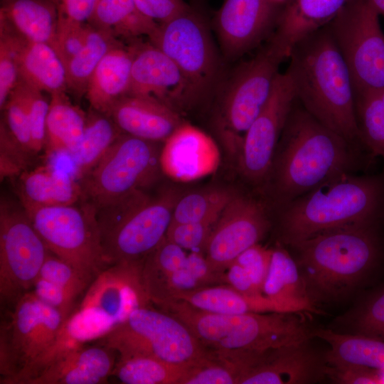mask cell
Masks as SVG:
<instances>
[{
  "mask_svg": "<svg viewBox=\"0 0 384 384\" xmlns=\"http://www.w3.org/2000/svg\"><path fill=\"white\" fill-rule=\"evenodd\" d=\"M375 159L321 124L296 100L265 181H272L282 208L334 178L367 170Z\"/></svg>",
  "mask_w": 384,
  "mask_h": 384,
  "instance_id": "cell-1",
  "label": "cell"
},
{
  "mask_svg": "<svg viewBox=\"0 0 384 384\" xmlns=\"http://www.w3.org/2000/svg\"><path fill=\"white\" fill-rule=\"evenodd\" d=\"M383 225L376 222L338 228L289 246L317 306L346 299L377 267L384 253Z\"/></svg>",
  "mask_w": 384,
  "mask_h": 384,
  "instance_id": "cell-2",
  "label": "cell"
},
{
  "mask_svg": "<svg viewBox=\"0 0 384 384\" xmlns=\"http://www.w3.org/2000/svg\"><path fill=\"white\" fill-rule=\"evenodd\" d=\"M288 58L286 72L301 105L321 124L369 151L356 122L353 80L328 26L298 42Z\"/></svg>",
  "mask_w": 384,
  "mask_h": 384,
  "instance_id": "cell-3",
  "label": "cell"
},
{
  "mask_svg": "<svg viewBox=\"0 0 384 384\" xmlns=\"http://www.w3.org/2000/svg\"><path fill=\"white\" fill-rule=\"evenodd\" d=\"M279 215V242L287 246L327 230L384 222V171L334 178L287 204Z\"/></svg>",
  "mask_w": 384,
  "mask_h": 384,
  "instance_id": "cell-4",
  "label": "cell"
},
{
  "mask_svg": "<svg viewBox=\"0 0 384 384\" xmlns=\"http://www.w3.org/2000/svg\"><path fill=\"white\" fill-rule=\"evenodd\" d=\"M156 306L181 320L208 351H263L313 338L309 313L251 312L221 314L169 299Z\"/></svg>",
  "mask_w": 384,
  "mask_h": 384,
  "instance_id": "cell-5",
  "label": "cell"
},
{
  "mask_svg": "<svg viewBox=\"0 0 384 384\" xmlns=\"http://www.w3.org/2000/svg\"><path fill=\"white\" fill-rule=\"evenodd\" d=\"M179 199L172 190L151 198L134 190L97 209L103 259L107 266L142 261L164 239Z\"/></svg>",
  "mask_w": 384,
  "mask_h": 384,
  "instance_id": "cell-6",
  "label": "cell"
},
{
  "mask_svg": "<svg viewBox=\"0 0 384 384\" xmlns=\"http://www.w3.org/2000/svg\"><path fill=\"white\" fill-rule=\"evenodd\" d=\"M143 262L117 263L100 271L65 322L63 329L70 338L79 343L101 339L135 309L148 305Z\"/></svg>",
  "mask_w": 384,
  "mask_h": 384,
  "instance_id": "cell-7",
  "label": "cell"
},
{
  "mask_svg": "<svg viewBox=\"0 0 384 384\" xmlns=\"http://www.w3.org/2000/svg\"><path fill=\"white\" fill-rule=\"evenodd\" d=\"M65 321L32 291L22 296L1 331V383L25 384L53 354Z\"/></svg>",
  "mask_w": 384,
  "mask_h": 384,
  "instance_id": "cell-8",
  "label": "cell"
},
{
  "mask_svg": "<svg viewBox=\"0 0 384 384\" xmlns=\"http://www.w3.org/2000/svg\"><path fill=\"white\" fill-rule=\"evenodd\" d=\"M119 356H146L191 368L213 356L181 320L144 305L100 339Z\"/></svg>",
  "mask_w": 384,
  "mask_h": 384,
  "instance_id": "cell-9",
  "label": "cell"
},
{
  "mask_svg": "<svg viewBox=\"0 0 384 384\" xmlns=\"http://www.w3.org/2000/svg\"><path fill=\"white\" fill-rule=\"evenodd\" d=\"M97 212L95 206L85 200L26 211L49 252L92 278L107 267Z\"/></svg>",
  "mask_w": 384,
  "mask_h": 384,
  "instance_id": "cell-10",
  "label": "cell"
},
{
  "mask_svg": "<svg viewBox=\"0 0 384 384\" xmlns=\"http://www.w3.org/2000/svg\"><path fill=\"white\" fill-rule=\"evenodd\" d=\"M158 144L122 133L80 179L82 200L98 209L153 183L161 171Z\"/></svg>",
  "mask_w": 384,
  "mask_h": 384,
  "instance_id": "cell-11",
  "label": "cell"
},
{
  "mask_svg": "<svg viewBox=\"0 0 384 384\" xmlns=\"http://www.w3.org/2000/svg\"><path fill=\"white\" fill-rule=\"evenodd\" d=\"M181 71L196 100L215 90L221 63L208 26L203 16L189 6L169 21L158 23L148 36Z\"/></svg>",
  "mask_w": 384,
  "mask_h": 384,
  "instance_id": "cell-12",
  "label": "cell"
},
{
  "mask_svg": "<svg viewBox=\"0 0 384 384\" xmlns=\"http://www.w3.org/2000/svg\"><path fill=\"white\" fill-rule=\"evenodd\" d=\"M368 0H349L326 26L350 72L355 92L384 88V33Z\"/></svg>",
  "mask_w": 384,
  "mask_h": 384,
  "instance_id": "cell-13",
  "label": "cell"
},
{
  "mask_svg": "<svg viewBox=\"0 0 384 384\" xmlns=\"http://www.w3.org/2000/svg\"><path fill=\"white\" fill-rule=\"evenodd\" d=\"M49 250L24 208L2 197L0 203V301L14 305L31 291Z\"/></svg>",
  "mask_w": 384,
  "mask_h": 384,
  "instance_id": "cell-14",
  "label": "cell"
},
{
  "mask_svg": "<svg viewBox=\"0 0 384 384\" xmlns=\"http://www.w3.org/2000/svg\"><path fill=\"white\" fill-rule=\"evenodd\" d=\"M285 56L269 41L250 60L241 63L224 87V125L234 137L244 133L267 102Z\"/></svg>",
  "mask_w": 384,
  "mask_h": 384,
  "instance_id": "cell-15",
  "label": "cell"
},
{
  "mask_svg": "<svg viewBox=\"0 0 384 384\" xmlns=\"http://www.w3.org/2000/svg\"><path fill=\"white\" fill-rule=\"evenodd\" d=\"M297 100L292 80L279 73L265 106L245 132L240 146V166L250 181L266 180L281 134Z\"/></svg>",
  "mask_w": 384,
  "mask_h": 384,
  "instance_id": "cell-16",
  "label": "cell"
},
{
  "mask_svg": "<svg viewBox=\"0 0 384 384\" xmlns=\"http://www.w3.org/2000/svg\"><path fill=\"white\" fill-rule=\"evenodd\" d=\"M270 226L266 205L250 197L234 196L217 220L204 251L210 268L223 282L230 264L260 243Z\"/></svg>",
  "mask_w": 384,
  "mask_h": 384,
  "instance_id": "cell-17",
  "label": "cell"
},
{
  "mask_svg": "<svg viewBox=\"0 0 384 384\" xmlns=\"http://www.w3.org/2000/svg\"><path fill=\"white\" fill-rule=\"evenodd\" d=\"M280 11L277 0H225L213 21L224 57L235 60L270 38Z\"/></svg>",
  "mask_w": 384,
  "mask_h": 384,
  "instance_id": "cell-18",
  "label": "cell"
},
{
  "mask_svg": "<svg viewBox=\"0 0 384 384\" xmlns=\"http://www.w3.org/2000/svg\"><path fill=\"white\" fill-rule=\"evenodd\" d=\"M133 62L130 85L126 95L151 97L179 113L196 98L174 61L149 41L130 42Z\"/></svg>",
  "mask_w": 384,
  "mask_h": 384,
  "instance_id": "cell-19",
  "label": "cell"
},
{
  "mask_svg": "<svg viewBox=\"0 0 384 384\" xmlns=\"http://www.w3.org/2000/svg\"><path fill=\"white\" fill-rule=\"evenodd\" d=\"M309 340L262 351L238 384L314 383L325 377L326 361Z\"/></svg>",
  "mask_w": 384,
  "mask_h": 384,
  "instance_id": "cell-20",
  "label": "cell"
},
{
  "mask_svg": "<svg viewBox=\"0 0 384 384\" xmlns=\"http://www.w3.org/2000/svg\"><path fill=\"white\" fill-rule=\"evenodd\" d=\"M159 156L161 172L178 182H191L218 169L220 154L215 141L199 128L183 122L163 142Z\"/></svg>",
  "mask_w": 384,
  "mask_h": 384,
  "instance_id": "cell-21",
  "label": "cell"
},
{
  "mask_svg": "<svg viewBox=\"0 0 384 384\" xmlns=\"http://www.w3.org/2000/svg\"><path fill=\"white\" fill-rule=\"evenodd\" d=\"M115 351L101 344H78L49 359L25 384H99L112 375Z\"/></svg>",
  "mask_w": 384,
  "mask_h": 384,
  "instance_id": "cell-22",
  "label": "cell"
},
{
  "mask_svg": "<svg viewBox=\"0 0 384 384\" xmlns=\"http://www.w3.org/2000/svg\"><path fill=\"white\" fill-rule=\"evenodd\" d=\"M109 116L123 133L159 143L183 122L180 113L159 101L132 95L118 99Z\"/></svg>",
  "mask_w": 384,
  "mask_h": 384,
  "instance_id": "cell-23",
  "label": "cell"
},
{
  "mask_svg": "<svg viewBox=\"0 0 384 384\" xmlns=\"http://www.w3.org/2000/svg\"><path fill=\"white\" fill-rule=\"evenodd\" d=\"M349 0H291L268 41L288 58L293 47L329 24Z\"/></svg>",
  "mask_w": 384,
  "mask_h": 384,
  "instance_id": "cell-24",
  "label": "cell"
},
{
  "mask_svg": "<svg viewBox=\"0 0 384 384\" xmlns=\"http://www.w3.org/2000/svg\"><path fill=\"white\" fill-rule=\"evenodd\" d=\"M17 194L26 211L39 208L69 206L82 200L80 181L53 165L26 170L17 177Z\"/></svg>",
  "mask_w": 384,
  "mask_h": 384,
  "instance_id": "cell-25",
  "label": "cell"
},
{
  "mask_svg": "<svg viewBox=\"0 0 384 384\" xmlns=\"http://www.w3.org/2000/svg\"><path fill=\"white\" fill-rule=\"evenodd\" d=\"M262 293L287 311L321 313L308 292L294 258L280 242L272 248Z\"/></svg>",
  "mask_w": 384,
  "mask_h": 384,
  "instance_id": "cell-26",
  "label": "cell"
},
{
  "mask_svg": "<svg viewBox=\"0 0 384 384\" xmlns=\"http://www.w3.org/2000/svg\"><path fill=\"white\" fill-rule=\"evenodd\" d=\"M122 42L111 48L93 72L85 93L90 107L109 115L115 102L128 92L133 50Z\"/></svg>",
  "mask_w": 384,
  "mask_h": 384,
  "instance_id": "cell-27",
  "label": "cell"
},
{
  "mask_svg": "<svg viewBox=\"0 0 384 384\" xmlns=\"http://www.w3.org/2000/svg\"><path fill=\"white\" fill-rule=\"evenodd\" d=\"M58 23L53 0H0V26L28 42L53 47Z\"/></svg>",
  "mask_w": 384,
  "mask_h": 384,
  "instance_id": "cell-28",
  "label": "cell"
},
{
  "mask_svg": "<svg viewBox=\"0 0 384 384\" xmlns=\"http://www.w3.org/2000/svg\"><path fill=\"white\" fill-rule=\"evenodd\" d=\"M18 78L50 95L68 90L65 68L52 46L21 39L17 51Z\"/></svg>",
  "mask_w": 384,
  "mask_h": 384,
  "instance_id": "cell-29",
  "label": "cell"
},
{
  "mask_svg": "<svg viewBox=\"0 0 384 384\" xmlns=\"http://www.w3.org/2000/svg\"><path fill=\"white\" fill-rule=\"evenodd\" d=\"M171 299L183 301L208 312L240 314L251 312H289L266 296L243 294L228 284L211 285L174 295Z\"/></svg>",
  "mask_w": 384,
  "mask_h": 384,
  "instance_id": "cell-30",
  "label": "cell"
},
{
  "mask_svg": "<svg viewBox=\"0 0 384 384\" xmlns=\"http://www.w3.org/2000/svg\"><path fill=\"white\" fill-rule=\"evenodd\" d=\"M50 96L44 149L48 155L60 153L69 155L82 139L87 114L72 103L66 92Z\"/></svg>",
  "mask_w": 384,
  "mask_h": 384,
  "instance_id": "cell-31",
  "label": "cell"
},
{
  "mask_svg": "<svg viewBox=\"0 0 384 384\" xmlns=\"http://www.w3.org/2000/svg\"><path fill=\"white\" fill-rule=\"evenodd\" d=\"M87 23L129 43L149 36L158 26L139 11L133 0H96Z\"/></svg>",
  "mask_w": 384,
  "mask_h": 384,
  "instance_id": "cell-32",
  "label": "cell"
},
{
  "mask_svg": "<svg viewBox=\"0 0 384 384\" xmlns=\"http://www.w3.org/2000/svg\"><path fill=\"white\" fill-rule=\"evenodd\" d=\"M312 336L329 344L330 349L324 355L327 364L357 365L384 370V340L322 329H315Z\"/></svg>",
  "mask_w": 384,
  "mask_h": 384,
  "instance_id": "cell-33",
  "label": "cell"
},
{
  "mask_svg": "<svg viewBox=\"0 0 384 384\" xmlns=\"http://www.w3.org/2000/svg\"><path fill=\"white\" fill-rule=\"evenodd\" d=\"M123 132L110 116L90 107L82 139L68 156L80 179L103 157Z\"/></svg>",
  "mask_w": 384,
  "mask_h": 384,
  "instance_id": "cell-34",
  "label": "cell"
},
{
  "mask_svg": "<svg viewBox=\"0 0 384 384\" xmlns=\"http://www.w3.org/2000/svg\"><path fill=\"white\" fill-rule=\"evenodd\" d=\"M119 42V39L90 25L85 46L65 66L68 90L76 97L85 95L89 80L97 65Z\"/></svg>",
  "mask_w": 384,
  "mask_h": 384,
  "instance_id": "cell-35",
  "label": "cell"
},
{
  "mask_svg": "<svg viewBox=\"0 0 384 384\" xmlns=\"http://www.w3.org/2000/svg\"><path fill=\"white\" fill-rule=\"evenodd\" d=\"M189 368L151 356H119L112 375L126 384H180Z\"/></svg>",
  "mask_w": 384,
  "mask_h": 384,
  "instance_id": "cell-36",
  "label": "cell"
},
{
  "mask_svg": "<svg viewBox=\"0 0 384 384\" xmlns=\"http://www.w3.org/2000/svg\"><path fill=\"white\" fill-rule=\"evenodd\" d=\"M355 108L363 144L384 161V88L355 92Z\"/></svg>",
  "mask_w": 384,
  "mask_h": 384,
  "instance_id": "cell-37",
  "label": "cell"
},
{
  "mask_svg": "<svg viewBox=\"0 0 384 384\" xmlns=\"http://www.w3.org/2000/svg\"><path fill=\"white\" fill-rule=\"evenodd\" d=\"M234 196L223 188L187 194L177 201L171 223H215Z\"/></svg>",
  "mask_w": 384,
  "mask_h": 384,
  "instance_id": "cell-38",
  "label": "cell"
},
{
  "mask_svg": "<svg viewBox=\"0 0 384 384\" xmlns=\"http://www.w3.org/2000/svg\"><path fill=\"white\" fill-rule=\"evenodd\" d=\"M348 334L384 340V288L373 292L339 318Z\"/></svg>",
  "mask_w": 384,
  "mask_h": 384,
  "instance_id": "cell-39",
  "label": "cell"
},
{
  "mask_svg": "<svg viewBox=\"0 0 384 384\" xmlns=\"http://www.w3.org/2000/svg\"><path fill=\"white\" fill-rule=\"evenodd\" d=\"M13 90L19 96L26 110L30 124L32 150L36 155L45 147L50 100L46 98L43 92L29 85L20 78Z\"/></svg>",
  "mask_w": 384,
  "mask_h": 384,
  "instance_id": "cell-40",
  "label": "cell"
},
{
  "mask_svg": "<svg viewBox=\"0 0 384 384\" xmlns=\"http://www.w3.org/2000/svg\"><path fill=\"white\" fill-rule=\"evenodd\" d=\"M38 277L63 287L78 298L82 296L94 279L50 252Z\"/></svg>",
  "mask_w": 384,
  "mask_h": 384,
  "instance_id": "cell-41",
  "label": "cell"
},
{
  "mask_svg": "<svg viewBox=\"0 0 384 384\" xmlns=\"http://www.w3.org/2000/svg\"><path fill=\"white\" fill-rule=\"evenodd\" d=\"M240 373L227 360L213 356L190 368L180 384H238Z\"/></svg>",
  "mask_w": 384,
  "mask_h": 384,
  "instance_id": "cell-42",
  "label": "cell"
},
{
  "mask_svg": "<svg viewBox=\"0 0 384 384\" xmlns=\"http://www.w3.org/2000/svg\"><path fill=\"white\" fill-rule=\"evenodd\" d=\"M21 38L0 26V108L18 80L17 51Z\"/></svg>",
  "mask_w": 384,
  "mask_h": 384,
  "instance_id": "cell-43",
  "label": "cell"
},
{
  "mask_svg": "<svg viewBox=\"0 0 384 384\" xmlns=\"http://www.w3.org/2000/svg\"><path fill=\"white\" fill-rule=\"evenodd\" d=\"M33 155L12 135L4 119L0 123V178L20 176L28 169Z\"/></svg>",
  "mask_w": 384,
  "mask_h": 384,
  "instance_id": "cell-44",
  "label": "cell"
},
{
  "mask_svg": "<svg viewBox=\"0 0 384 384\" xmlns=\"http://www.w3.org/2000/svg\"><path fill=\"white\" fill-rule=\"evenodd\" d=\"M215 223H171L166 238L185 250L203 252Z\"/></svg>",
  "mask_w": 384,
  "mask_h": 384,
  "instance_id": "cell-45",
  "label": "cell"
},
{
  "mask_svg": "<svg viewBox=\"0 0 384 384\" xmlns=\"http://www.w3.org/2000/svg\"><path fill=\"white\" fill-rule=\"evenodd\" d=\"M90 29L88 23L58 21L53 48L65 66L84 48Z\"/></svg>",
  "mask_w": 384,
  "mask_h": 384,
  "instance_id": "cell-46",
  "label": "cell"
},
{
  "mask_svg": "<svg viewBox=\"0 0 384 384\" xmlns=\"http://www.w3.org/2000/svg\"><path fill=\"white\" fill-rule=\"evenodd\" d=\"M1 117L15 139L30 153L32 150L31 135L28 114L17 93L12 90L2 110Z\"/></svg>",
  "mask_w": 384,
  "mask_h": 384,
  "instance_id": "cell-47",
  "label": "cell"
},
{
  "mask_svg": "<svg viewBox=\"0 0 384 384\" xmlns=\"http://www.w3.org/2000/svg\"><path fill=\"white\" fill-rule=\"evenodd\" d=\"M325 377L339 384L383 383V371L362 366L326 364Z\"/></svg>",
  "mask_w": 384,
  "mask_h": 384,
  "instance_id": "cell-48",
  "label": "cell"
},
{
  "mask_svg": "<svg viewBox=\"0 0 384 384\" xmlns=\"http://www.w3.org/2000/svg\"><path fill=\"white\" fill-rule=\"evenodd\" d=\"M31 291L41 301L59 311L65 320L75 308L77 297L41 277L36 279Z\"/></svg>",
  "mask_w": 384,
  "mask_h": 384,
  "instance_id": "cell-49",
  "label": "cell"
},
{
  "mask_svg": "<svg viewBox=\"0 0 384 384\" xmlns=\"http://www.w3.org/2000/svg\"><path fill=\"white\" fill-rule=\"evenodd\" d=\"M272 252V248L257 243L245 250L234 260L248 272L262 292L270 267Z\"/></svg>",
  "mask_w": 384,
  "mask_h": 384,
  "instance_id": "cell-50",
  "label": "cell"
},
{
  "mask_svg": "<svg viewBox=\"0 0 384 384\" xmlns=\"http://www.w3.org/2000/svg\"><path fill=\"white\" fill-rule=\"evenodd\" d=\"M133 1L143 15L158 23L169 21L188 7L183 0Z\"/></svg>",
  "mask_w": 384,
  "mask_h": 384,
  "instance_id": "cell-51",
  "label": "cell"
},
{
  "mask_svg": "<svg viewBox=\"0 0 384 384\" xmlns=\"http://www.w3.org/2000/svg\"><path fill=\"white\" fill-rule=\"evenodd\" d=\"M58 14V21L87 23L96 0H53Z\"/></svg>",
  "mask_w": 384,
  "mask_h": 384,
  "instance_id": "cell-52",
  "label": "cell"
},
{
  "mask_svg": "<svg viewBox=\"0 0 384 384\" xmlns=\"http://www.w3.org/2000/svg\"><path fill=\"white\" fill-rule=\"evenodd\" d=\"M224 280L225 283L243 294L250 297L264 295L248 272L235 261L231 262L225 270Z\"/></svg>",
  "mask_w": 384,
  "mask_h": 384,
  "instance_id": "cell-53",
  "label": "cell"
},
{
  "mask_svg": "<svg viewBox=\"0 0 384 384\" xmlns=\"http://www.w3.org/2000/svg\"><path fill=\"white\" fill-rule=\"evenodd\" d=\"M379 15L384 17V0H368Z\"/></svg>",
  "mask_w": 384,
  "mask_h": 384,
  "instance_id": "cell-54",
  "label": "cell"
},
{
  "mask_svg": "<svg viewBox=\"0 0 384 384\" xmlns=\"http://www.w3.org/2000/svg\"><path fill=\"white\" fill-rule=\"evenodd\" d=\"M383 371V383H384V370H382Z\"/></svg>",
  "mask_w": 384,
  "mask_h": 384,
  "instance_id": "cell-55",
  "label": "cell"
}]
</instances>
